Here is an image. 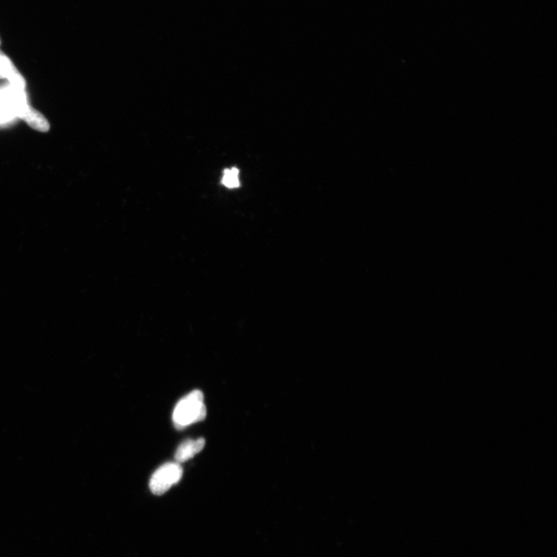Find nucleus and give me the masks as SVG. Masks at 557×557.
<instances>
[{
  "instance_id": "f257e3e1",
  "label": "nucleus",
  "mask_w": 557,
  "mask_h": 557,
  "mask_svg": "<svg viewBox=\"0 0 557 557\" xmlns=\"http://www.w3.org/2000/svg\"><path fill=\"white\" fill-rule=\"evenodd\" d=\"M207 409L204 395L194 391L181 399L174 409L173 422L178 429H182L205 419Z\"/></svg>"
},
{
  "instance_id": "f03ea898",
  "label": "nucleus",
  "mask_w": 557,
  "mask_h": 557,
  "mask_svg": "<svg viewBox=\"0 0 557 557\" xmlns=\"http://www.w3.org/2000/svg\"><path fill=\"white\" fill-rule=\"evenodd\" d=\"M183 475V469L179 463H166L152 475L150 488L154 495H162L177 483Z\"/></svg>"
},
{
  "instance_id": "7ed1b4c3",
  "label": "nucleus",
  "mask_w": 557,
  "mask_h": 557,
  "mask_svg": "<svg viewBox=\"0 0 557 557\" xmlns=\"http://www.w3.org/2000/svg\"><path fill=\"white\" fill-rule=\"evenodd\" d=\"M0 79H8L13 88L18 90L26 89L25 78L2 51H0Z\"/></svg>"
},
{
  "instance_id": "20e7f679",
  "label": "nucleus",
  "mask_w": 557,
  "mask_h": 557,
  "mask_svg": "<svg viewBox=\"0 0 557 557\" xmlns=\"http://www.w3.org/2000/svg\"><path fill=\"white\" fill-rule=\"evenodd\" d=\"M17 115L35 130L48 132L51 129L50 123L43 114L33 109L28 104L20 110Z\"/></svg>"
},
{
  "instance_id": "39448f33",
  "label": "nucleus",
  "mask_w": 557,
  "mask_h": 557,
  "mask_svg": "<svg viewBox=\"0 0 557 557\" xmlns=\"http://www.w3.org/2000/svg\"><path fill=\"white\" fill-rule=\"evenodd\" d=\"M205 445V440L199 438L197 440H187L180 444L177 449L175 460L178 463H183L194 457L197 454L203 451Z\"/></svg>"
},
{
  "instance_id": "423d86ee",
  "label": "nucleus",
  "mask_w": 557,
  "mask_h": 557,
  "mask_svg": "<svg viewBox=\"0 0 557 557\" xmlns=\"http://www.w3.org/2000/svg\"><path fill=\"white\" fill-rule=\"evenodd\" d=\"M221 184L230 189H237L240 186L239 171L236 167L225 169L223 173Z\"/></svg>"
},
{
  "instance_id": "0eeeda50",
  "label": "nucleus",
  "mask_w": 557,
  "mask_h": 557,
  "mask_svg": "<svg viewBox=\"0 0 557 557\" xmlns=\"http://www.w3.org/2000/svg\"><path fill=\"white\" fill-rule=\"evenodd\" d=\"M0 44H1V42H0Z\"/></svg>"
}]
</instances>
